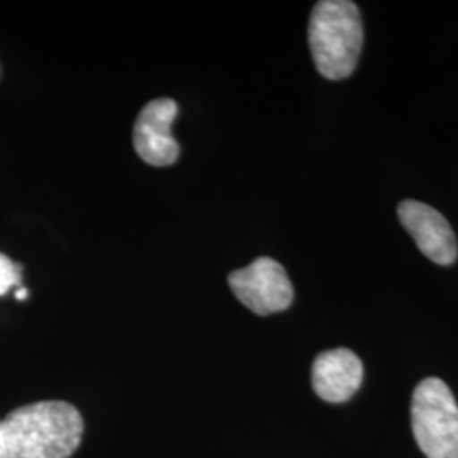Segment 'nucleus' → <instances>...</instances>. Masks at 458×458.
Here are the masks:
<instances>
[{
	"mask_svg": "<svg viewBox=\"0 0 458 458\" xmlns=\"http://www.w3.org/2000/svg\"><path fill=\"white\" fill-rule=\"evenodd\" d=\"M82 435L77 408L65 401L34 403L0 420V458H68Z\"/></svg>",
	"mask_w": 458,
	"mask_h": 458,
	"instance_id": "f257e3e1",
	"label": "nucleus"
},
{
	"mask_svg": "<svg viewBox=\"0 0 458 458\" xmlns=\"http://www.w3.org/2000/svg\"><path fill=\"white\" fill-rule=\"evenodd\" d=\"M308 39L314 65L329 81L353 73L363 47V22L355 2L321 0L314 5Z\"/></svg>",
	"mask_w": 458,
	"mask_h": 458,
	"instance_id": "f03ea898",
	"label": "nucleus"
},
{
	"mask_svg": "<svg viewBox=\"0 0 458 458\" xmlns=\"http://www.w3.org/2000/svg\"><path fill=\"white\" fill-rule=\"evenodd\" d=\"M412 433L428 458H458V404L437 377L425 378L412 394Z\"/></svg>",
	"mask_w": 458,
	"mask_h": 458,
	"instance_id": "7ed1b4c3",
	"label": "nucleus"
},
{
	"mask_svg": "<svg viewBox=\"0 0 458 458\" xmlns=\"http://www.w3.org/2000/svg\"><path fill=\"white\" fill-rule=\"evenodd\" d=\"M228 284L236 299L259 316L285 311L294 301V287L285 268L268 257L234 270Z\"/></svg>",
	"mask_w": 458,
	"mask_h": 458,
	"instance_id": "20e7f679",
	"label": "nucleus"
},
{
	"mask_svg": "<svg viewBox=\"0 0 458 458\" xmlns=\"http://www.w3.org/2000/svg\"><path fill=\"white\" fill-rule=\"evenodd\" d=\"M177 113V102L172 98H155L141 109L134 124L132 145L143 162L153 166L177 162L181 148L172 136V123Z\"/></svg>",
	"mask_w": 458,
	"mask_h": 458,
	"instance_id": "39448f33",
	"label": "nucleus"
},
{
	"mask_svg": "<svg viewBox=\"0 0 458 458\" xmlns=\"http://www.w3.org/2000/svg\"><path fill=\"white\" fill-rule=\"evenodd\" d=\"M397 214L401 225L431 262L452 265L457 260V236L437 209L418 200H404L399 204Z\"/></svg>",
	"mask_w": 458,
	"mask_h": 458,
	"instance_id": "423d86ee",
	"label": "nucleus"
},
{
	"mask_svg": "<svg viewBox=\"0 0 458 458\" xmlns=\"http://www.w3.org/2000/svg\"><path fill=\"white\" fill-rule=\"evenodd\" d=\"M363 380L360 359L346 348L323 352L312 363L314 393L327 403H344L359 391Z\"/></svg>",
	"mask_w": 458,
	"mask_h": 458,
	"instance_id": "0eeeda50",
	"label": "nucleus"
},
{
	"mask_svg": "<svg viewBox=\"0 0 458 458\" xmlns=\"http://www.w3.org/2000/svg\"><path fill=\"white\" fill-rule=\"evenodd\" d=\"M21 282V267L0 253V295Z\"/></svg>",
	"mask_w": 458,
	"mask_h": 458,
	"instance_id": "6e6552de",
	"label": "nucleus"
},
{
	"mask_svg": "<svg viewBox=\"0 0 458 458\" xmlns=\"http://www.w3.org/2000/svg\"><path fill=\"white\" fill-rule=\"evenodd\" d=\"M16 297L19 301H24V299L28 297V291H26V289H19V291H17Z\"/></svg>",
	"mask_w": 458,
	"mask_h": 458,
	"instance_id": "1a4fd4ad",
	"label": "nucleus"
}]
</instances>
